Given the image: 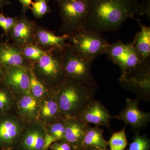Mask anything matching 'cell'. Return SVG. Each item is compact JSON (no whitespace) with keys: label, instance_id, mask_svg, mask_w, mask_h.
Here are the masks:
<instances>
[{"label":"cell","instance_id":"1","mask_svg":"<svg viewBox=\"0 0 150 150\" xmlns=\"http://www.w3.org/2000/svg\"><path fill=\"white\" fill-rule=\"evenodd\" d=\"M84 29L102 33L118 30L124 21L146 15L150 19V4L140 0H88Z\"/></svg>","mask_w":150,"mask_h":150},{"label":"cell","instance_id":"2","mask_svg":"<svg viewBox=\"0 0 150 150\" xmlns=\"http://www.w3.org/2000/svg\"><path fill=\"white\" fill-rule=\"evenodd\" d=\"M54 91L59 108L65 118H78L94 99L96 93L67 77Z\"/></svg>","mask_w":150,"mask_h":150},{"label":"cell","instance_id":"3","mask_svg":"<svg viewBox=\"0 0 150 150\" xmlns=\"http://www.w3.org/2000/svg\"><path fill=\"white\" fill-rule=\"evenodd\" d=\"M104 54L120 68V79L129 76L150 65V61L142 60L132 43L125 44L121 40L109 43Z\"/></svg>","mask_w":150,"mask_h":150},{"label":"cell","instance_id":"4","mask_svg":"<svg viewBox=\"0 0 150 150\" xmlns=\"http://www.w3.org/2000/svg\"><path fill=\"white\" fill-rule=\"evenodd\" d=\"M70 48L77 55L88 62H92L104 54L109 43L101 33L84 29L69 36Z\"/></svg>","mask_w":150,"mask_h":150},{"label":"cell","instance_id":"5","mask_svg":"<svg viewBox=\"0 0 150 150\" xmlns=\"http://www.w3.org/2000/svg\"><path fill=\"white\" fill-rule=\"evenodd\" d=\"M62 56L66 77L96 92L98 87L92 73V62L86 61L77 55L68 43L62 51Z\"/></svg>","mask_w":150,"mask_h":150},{"label":"cell","instance_id":"6","mask_svg":"<svg viewBox=\"0 0 150 150\" xmlns=\"http://www.w3.org/2000/svg\"><path fill=\"white\" fill-rule=\"evenodd\" d=\"M62 51H47L32 67L36 77L52 90L57 88L66 78L63 69Z\"/></svg>","mask_w":150,"mask_h":150},{"label":"cell","instance_id":"7","mask_svg":"<svg viewBox=\"0 0 150 150\" xmlns=\"http://www.w3.org/2000/svg\"><path fill=\"white\" fill-rule=\"evenodd\" d=\"M57 1L62 19L59 30L62 35L70 36L84 29V23L88 12V0Z\"/></svg>","mask_w":150,"mask_h":150},{"label":"cell","instance_id":"8","mask_svg":"<svg viewBox=\"0 0 150 150\" xmlns=\"http://www.w3.org/2000/svg\"><path fill=\"white\" fill-rule=\"evenodd\" d=\"M26 125L15 113H0V148L16 149Z\"/></svg>","mask_w":150,"mask_h":150},{"label":"cell","instance_id":"9","mask_svg":"<svg viewBox=\"0 0 150 150\" xmlns=\"http://www.w3.org/2000/svg\"><path fill=\"white\" fill-rule=\"evenodd\" d=\"M38 26L35 21L30 19L23 13L17 17L15 23L6 35L11 40V43L22 48L35 43Z\"/></svg>","mask_w":150,"mask_h":150},{"label":"cell","instance_id":"10","mask_svg":"<svg viewBox=\"0 0 150 150\" xmlns=\"http://www.w3.org/2000/svg\"><path fill=\"white\" fill-rule=\"evenodd\" d=\"M29 69L21 67H5L4 74L0 82L10 90L15 97L29 92Z\"/></svg>","mask_w":150,"mask_h":150},{"label":"cell","instance_id":"11","mask_svg":"<svg viewBox=\"0 0 150 150\" xmlns=\"http://www.w3.org/2000/svg\"><path fill=\"white\" fill-rule=\"evenodd\" d=\"M122 88L137 95V98L150 101V67L123 79H119Z\"/></svg>","mask_w":150,"mask_h":150},{"label":"cell","instance_id":"12","mask_svg":"<svg viewBox=\"0 0 150 150\" xmlns=\"http://www.w3.org/2000/svg\"><path fill=\"white\" fill-rule=\"evenodd\" d=\"M46 131L44 125L37 121L26 124L17 150H43Z\"/></svg>","mask_w":150,"mask_h":150},{"label":"cell","instance_id":"13","mask_svg":"<svg viewBox=\"0 0 150 150\" xmlns=\"http://www.w3.org/2000/svg\"><path fill=\"white\" fill-rule=\"evenodd\" d=\"M139 100L127 98L125 107L119 115L113 116L129 125L133 130H140L148 125L150 121V112H145L139 106Z\"/></svg>","mask_w":150,"mask_h":150},{"label":"cell","instance_id":"14","mask_svg":"<svg viewBox=\"0 0 150 150\" xmlns=\"http://www.w3.org/2000/svg\"><path fill=\"white\" fill-rule=\"evenodd\" d=\"M77 118L86 124L92 123L110 129V121L114 118L102 103L94 98Z\"/></svg>","mask_w":150,"mask_h":150},{"label":"cell","instance_id":"15","mask_svg":"<svg viewBox=\"0 0 150 150\" xmlns=\"http://www.w3.org/2000/svg\"><path fill=\"white\" fill-rule=\"evenodd\" d=\"M15 114L26 124L39 121L40 101L28 92L16 97Z\"/></svg>","mask_w":150,"mask_h":150},{"label":"cell","instance_id":"16","mask_svg":"<svg viewBox=\"0 0 150 150\" xmlns=\"http://www.w3.org/2000/svg\"><path fill=\"white\" fill-rule=\"evenodd\" d=\"M69 38L68 35H57L49 30L38 26L35 43L46 51H62L68 45Z\"/></svg>","mask_w":150,"mask_h":150},{"label":"cell","instance_id":"17","mask_svg":"<svg viewBox=\"0 0 150 150\" xmlns=\"http://www.w3.org/2000/svg\"><path fill=\"white\" fill-rule=\"evenodd\" d=\"M0 62L5 68L21 67L30 69L33 67L24 58L21 48L9 42H0Z\"/></svg>","mask_w":150,"mask_h":150},{"label":"cell","instance_id":"18","mask_svg":"<svg viewBox=\"0 0 150 150\" xmlns=\"http://www.w3.org/2000/svg\"><path fill=\"white\" fill-rule=\"evenodd\" d=\"M88 125L77 118L65 119L66 128L63 139L71 145L73 150H82V144Z\"/></svg>","mask_w":150,"mask_h":150},{"label":"cell","instance_id":"19","mask_svg":"<svg viewBox=\"0 0 150 150\" xmlns=\"http://www.w3.org/2000/svg\"><path fill=\"white\" fill-rule=\"evenodd\" d=\"M63 118L64 117L59 108L54 91L51 95L40 101L39 121L43 125L54 123Z\"/></svg>","mask_w":150,"mask_h":150},{"label":"cell","instance_id":"20","mask_svg":"<svg viewBox=\"0 0 150 150\" xmlns=\"http://www.w3.org/2000/svg\"><path fill=\"white\" fill-rule=\"evenodd\" d=\"M141 30L137 33L132 43L143 61L149 62L150 57V27L137 20Z\"/></svg>","mask_w":150,"mask_h":150},{"label":"cell","instance_id":"21","mask_svg":"<svg viewBox=\"0 0 150 150\" xmlns=\"http://www.w3.org/2000/svg\"><path fill=\"white\" fill-rule=\"evenodd\" d=\"M103 130L98 126L92 127L88 125L84 137L81 149H90L92 148H100L106 149L108 142L103 137Z\"/></svg>","mask_w":150,"mask_h":150},{"label":"cell","instance_id":"22","mask_svg":"<svg viewBox=\"0 0 150 150\" xmlns=\"http://www.w3.org/2000/svg\"><path fill=\"white\" fill-rule=\"evenodd\" d=\"M30 85L29 92L33 97L40 101L48 97L54 92L42 81L35 76L32 68L29 69Z\"/></svg>","mask_w":150,"mask_h":150},{"label":"cell","instance_id":"23","mask_svg":"<svg viewBox=\"0 0 150 150\" xmlns=\"http://www.w3.org/2000/svg\"><path fill=\"white\" fill-rule=\"evenodd\" d=\"M16 107V99L13 94L0 82V113H15Z\"/></svg>","mask_w":150,"mask_h":150},{"label":"cell","instance_id":"24","mask_svg":"<svg viewBox=\"0 0 150 150\" xmlns=\"http://www.w3.org/2000/svg\"><path fill=\"white\" fill-rule=\"evenodd\" d=\"M66 118H62L56 122L44 125L46 136L51 138L54 142L63 139L66 128Z\"/></svg>","mask_w":150,"mask_h":150},{"label":"cell","instance_id":"25","mask_svg":"<svg viewBox=\"0 0 150 150\" xmlns=\"http://www.w3.org/2000/svg\"><path fill=\"white\" fill-rule=\"evenodd\" d=\"M21 49L24 58L32 65L48 51L43 50L35 43L24 46Z\"/></svg>","mask_w":150,"mask_h":150},{"label":"cell","instance_id":"26","mask_svg":"<svg viewBox=\"0 0 150 150\" xmlns=\"http://www.w3.org/2000/svg\"><path fill=\"white\" fill-rule=\"evenodd\" d=\"M126 126L120 131L113 133L110 137L108 144L110 150H124L128 144L125 133Z\"/></svg>","mask_w":150,"mask_h":150},{"label":"cell","instance_id":"27","mask_svg":"<svg viewBox=\"0 0 150 150\" xmlns=\"http://www.w3.org/2000/svg\"><path fill=\"white\" fill-rule=\"evenodd\" d=\"M48 2V0H35L33 2L30 9L35 18H42L46 14L51 12Z\"/></svg>","mask_w":150,"mask_h":150},{"label":"cell","instance_id":"28","mask_svg":"<svg viewBox=\"0 0 150 150\" xmlns=\"http://www.w3.org/2000/svg\"><path fill=\"white\" fill-rule=\"evenodd\" d=\"M150 141L146 136L136 133L133 142L130 144L129 150H149Z\"/></svg>","mask_w":150,"mask_h":150},{"label":"cell","instance_id":"29","mask_svg":"<svg viewBox=\"0 0 150 150\" xmlns=\"http://www.w3.org/2000/svg\"><path fill=\"white\" fill-rule=\"evenodd\" d=\"M17 17H6L4 14L0 13V27L2 28L6 35L13 27Z\"/></svg>","mask_w":150,"mask_h":150},{"label":"cell","instance_id":"30","mask_svg":"<svg viewBox=\"0 0 150 150\" xmlns=\"http://www.w3.org/2000/svg\"><path fill=\"white\" fill-rule=\"evenodd\" d=\"M49 149L51 150H74L71 145L64 139L54 142Z\"/></svg>","mask_w":150,"mask_h":150},{"label":"cell","instance_id":"31","mask_svg":"<svg viewBox=\"0 0 150 150\" xmlns=\"http://www.w3.org/2000/svg\"><path fill=\"white\" fill-rule=\"evenodd\" d=\"M20 2L22 6V11L23 13H25L26 11L30 9L32 0H20Z\"/></svg>","mask_w":150,"mask_h":150},{"label":"cell","instance_id":"32","mask_svg":"<svg viewBox=\"0 0 150 150\" xmlns=\"http://www.w3.org/2000/svg\"><path fill=\"white\" fill-rule=\"evenodd\" d=\"M5 67L3 64L0 62V81L2 79L4 74Z\"/></svg>","mask_w":150,"mask_h":150},{"label":"cell","instance_id":"33","mask_svg":"<svg viewBox=\"0 0 150 150\" xmlns=\"http://www.w3.org/2000/svg\"><path fill=\"white\" fill-rule=\"evenodd\" d=\"M9 3V2L6 0H0V8L8 4Z\"/></svg>","mask_w":150,"mask_h":150},{"label":"cell","instance_id":"34","mask_svg":"<svg viewBox=\"0 0 150 150\" xmlns=\"http://www.w3.org/2000/svg\"><path fill=\"white\" fill-rule=\"evenodd\" d=\"M90 150H106L105 149H102L100 148H92L90 149Z\"/></svg>","mask_w":150,"mask_h":150},{"label":"cell","instance_id":"35","mask_svg":"<svg viewBox=\"0 0 150 150\" xmlns=\"http://www.w3.org/2000/svg\"><path fill=\"white\" fill-rule=\"evenodd\" d=\"M142 1L146 4H150V0H142Z\"/></svg>","mask_w":150,"mask_h":150},{"label":"cell","instance_id":"36","mask_svg":"<svg viewBox=\"0 0 150 150\" xmlns=\"http://www.w3.org/2000/svg\"><path fill=\"white\" fill-rule=\"evenodd\" d=\"M1 150H11L8 149H6V148H1Z\"/></svg>","mask_w":150,"mask_h":150},{"label":"cell","instance_id":"37","mask_svg":"<svg viewBox=\"0 0 150 150\" xmlns=\"http://www.w3.org/2000/svg\"><path fill=\"white\" fill-rule=\"evenodd\" d=\"M68 1H77V0H68Z\"/></svg>","mask_w":150,"mask_h":150},{"label":"cell","instance_id":"38","mask_svg":"<svg viewBox=\"0 0 150 150\" xmlns=\"http://www.w3.org/2000/svg\"><path fill=\"white\" fill-rule=\"evenodd\" d=\"M83 150L79 149V150Z\"/></svg>","mask_w":150,"mask_h":150},{"label":"cell","instance_id":"39","mask_svg":"<svg viewBox=\"0 0 150 150\" xmlns=\"http://www.w3.org/2000/svg\"><path fill=\"white\" fill-rule=\"evenodd\" d=\"M19 1H20V0H19Z\"/></svg>","mask_w":150,"mask_h":150}]
</instances>
